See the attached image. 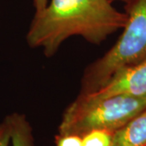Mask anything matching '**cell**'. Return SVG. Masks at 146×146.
I'll return each mask as SVG.
<instances>
[{"instance_id":"1","label":"cell","mask_w":146,"mask_h":146,"mask_svg":"<svg viewBox=\"0 0 146 146\" xmlns=\"http://www.w3.org/2000/svg\"><path fill=\"white\" fill-rule=\"evenodd\" d=\"M126 21L125 12L116 10L109 0H51L35 13L26 40L29 46L42 48L50 58L70 36L99 45L123 29Z\"/></svg>"},{"instance_id":"2","label":"cell","mask_w":146,"mask_h":146,"mask_svg":"<svg viewBox=\"0 0 146 146\" xmlns=\"http://www.w3.org/2000/svg\"><path fill=\"white\" fill-rule=\"evenodd\" d=\"M125 13L127 21L118 41L84 70L80 94L95 92L118 71L146 61V0H130Z\"/></svg>"},{"instance_id":"3","label":"cell","mask_w":146,"mask_h":146,"mask_svg":"<svg viewBox=\"0 0 146 146\" xmlns=\"http://www.w3.org/2000/svg\"><path fill=\"white\" fill-rule=\"evenodd\" d=\"M146 108V97L113 96L90 100L77 96L63 112L58 133L82 136L93 130L119 129Z\"/></svg>"},{"instance_id":"4","label":"cell","mask_w":146,"mask_h":146,"mask_svg":"<svg viewBox=\"0 0 146 146\" xmlns=\"http://www.w3.org/2000/svg\"><path fill=\"white\" fill-rule=\"evenodd\" d=\"M146 97V61L123 68L115 72L101 89L78 96L98 100L113 96Z\"/></svg>"},{"instance_id":"5","label":"cell","mask_w":146,"mask_h":146,"mask_svg":"<svg viewBox=\"0 0 146 146\" xmlns=\"http://www.w3.org/2000/svg\"><path fill=\"white\" fill-rule=\"evenodd\" d=\"M111 146H146V108L115 131Z\"/></svg>"},{"instance_id":"6","label":"cell","mask_w":146,"mask_h":146,"mask_svg":"<svg viewBox=\"0 0 146 146\" xmlns=\"http://www.w3.org/2000/svg\"><path fill=\"white\" fill-rule=\"evenodd\" d=\"M10 124L12 146H34L33 129L25 115L13 113L6 117Z\"/></svg>"},{"instance_id":"7","label":"cell","mask_w":146,"mask_h":146,"mask_svg":"<svg viewBox=\"0 0 146 146\" xmlns=\"http://www.w3.org/2000/svg\"><path fill=\"white\" fill-rule=\"evenodd\" d=\"M114 132L107 130H93L82 136L83 146H111Z\"/></svg>"},{"instance_id":"8","label":"cell","mask_w":146,"mask_h":146,"mask_svg":"<svg viewBox=\"0 0 146 146\" xmlns=\"http://www.w3.org/2000/svg\"><path fill=\"white\" fill-rule=\"evenodd\" d=\"M55 146H83L82 136L75 134H60L54 137Z\"/></svg>"},{"instance_id":"9","label":"cell","mask_w":146,"mask_h":146,"mask_svg":"<svg viewBox=\"0 0 146 146\" xmlns=\"http://www.w3.org/2000/svg\"><path fill=\"white\" fill-rule=\"evenodd\" d=\"M11 143V128L7 118L0 123V146H9Z\"/></svg>"},{"instance_id":"10","label":"cell","mask_w":146,"mask_h":146,"mask_svg":"<svg viewBox=\"0 0 146 146\" xmlns=\"http://www.w3.org/2000/svg\"><path fill=\"white\" fill-rule=\"evenodd\" d=\"M34 7L36 9V12H39L42 11L48 4L47 0H33Z\"/></svg>"},{"instance_id":"11","label":"cell","mask_w":146,"mask_h":146,"mask_svg":"<svg viewBox=\"0 0 146 146\" xmlns=\"http://www.w3.org/2000/svg\"><path fill=\"white\" fill-rule=\"evenodd\" d=\"M109 1H110L111 3H112L113 1H122V2H124L125 3H127V2H129L130 0H109Z\"/></svg>"}]
</instances>
